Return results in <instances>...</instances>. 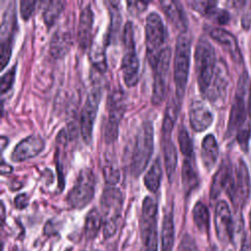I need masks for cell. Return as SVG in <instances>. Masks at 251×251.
<instances>
[{
  "mask_svg": "<svg viewBox=\"0 0 251 251\" xmlns=\"http://www.w3.org/2000/svg\"><path fill=\"white\" fill-rule=\"evenodd\" d=\"M93 12L90 6L84 7L80 14L77 26V42L81 49H86L91 42V31L93 26Z\"/></svg>",
  "mask_w": 251,
  "mask_h": 251,
  "instance_id": "21",
  "label": "cell"
},
{
  "mask_svg": "<svg viewBox=\"0 0 251 251\" xmlns=\"http://www.w3.org/2000/svg\"><path fill=\"white\" fill-rule=\"evenodd\" d=\"M188 117L191 127L197 132L206 130L212 125L214 120L210 107L201 98H194L191 101L188 110Z\"/></svg>",
  "mask_w": 251,
  "mask_h": 251,
  "instance_id": "17",
  "label": "cell"
},
{
  "mask_svg": "<svg viewBox=\"0 0 251 251\" xmlns=\"http://www.w3.org/2000/svg\"><path fill=\"white\" fill-rule=\"evenodd\" d=\"M249 227H250V230H251V210H250V213H249Z\"/></svg>",
  "mask_w": 251,
  "mask_h": 251,
  "instance_id": "47",
  "label": "cell"
},
{
  "mask_svg": "<svg viewBox=\"0 0 251 251\" xmlns=\"http://www.w3.org/2000/svg\"><path fill=\"white\" fill-rule=\"evenodd\" d=\"M166 26L161 16L151 12L145 21V43L147 60L152 68L155 67L161 51L165 48Z\"/></svg>",
  "mask_w": 251,
  "mask_h": 251,
  "instance_id": "6",
  "label": "cell"
},
{
  "mask_svg": "<svg viewBox=\"0 0 251 251\" xmlns=\"http://www.w3.org/2000/svg\"><path fill=\"white\" fill-rule=\"evenodd\" d=\"M240 251H251V238L246 237L243 239L240 247Z\"/></svg>",
  "mask_w": 251,
  "mask_h": 251,
  "instance_id": "44",
  "label": "cell"
},
{
  "mask_svg": "<svg viewBox=\"0 0 251 251\" xmlns=\"http://www.w3.org/2000/svg\"><path fill=\"white\" fill-rule=\"evenodd\" d=\"M103 174H104V178L107 183V185L115 186L117 182L119 181L120 178V173L119 170L112 164L105 165L103 168Z\"/></svg>",
  "mask_w": 251,
  "mask_h": 251,
  "instance_id": "39",
  "label": "cell"
},
{
  "mask_svg": "<svg viewBox=\"0 0 251 251\" xmlns=\"http://www.w3.org/2000/svg\"><path fill=\"white\" fill-rule=\"evenodd\" d=\"M192 218L196 227L200 231L207 232L209 230V226H210L209 210L203 202L198 201L195 203L192 209Z\"/></svg>",
  "mask_w": 251,
  "mask_h": 251,
  "instance_id": "31",
  "label": "cell"
},
{
  "mask_svg": "<svg viewBox=\"0 0 251 251\" xmlns=\"http://www.w3.org/2000/svg\"><path fill=\"white\" fill-rule=\"evenodd\" d=\"M188 4L193 10L207 18H211L217 9V2L215 1H191Z\"/></svg>",
  "mask_w": 251,
  "mask_h": 251,
  "instance_id": "35",
  "label": "cell"
},
{
  "mask_svg": "<svg viewBox=\"0 0 251 251\" xmlns=\"http://www.w3.org/2000/svg\"><path fill=\"white\" fill-rule=\"evenodd\" d=\"M158 205L154 198L146 196L142 201L140 215V237L142 244L158 242L157 240Z\"/></svg>",
  "mask_w": 251,
  "mask_h": 251,
  "instance_id": "14",
  "label": "cell"
},
{
  "mask_svg": "<svg viewBox=\"0 0 251 251\" xmlns=\"http://www.w3.org/2000/svg\"><path fill=\"white\" fill-rule=\"evenodd\" d=\"M194 62L199 90L203 94H206L217 66L215 48L206 37H200L196 43Z\"/></svg>",
  "mask_w": 251,
  "mask_h": 251,
  "instance_id": "1",
  "label": "cell"
},
{
  "mask_svg": "<svg viewBox=\"0 0 251 251\" xmlns=\"http://www.w3.org/2000/svg\"><path fill=\"white\" fill-rule=\"evenodd\" d=\"M210 19L219 25H226L229 21V15L226 10L217 8Z\"/></svg>",
  "mask_w": 251,
  "mask_h": 251,
  "instance_id": "42",
  "label": "cell"
},
{
  "mask_svg": "<svg viewBox=\"0 0 251 251\" xmlns=\"http://www.w3.org/2000/svg\"><path fill=\"white\" fill-rule=\"evenodd\" d=\"M100 202L103 212V234L105 238L112 237L119 226L124 202L123 193L119 188L107 185L103 190Z\"/></svg>",
  "mask_w": 251,
  "mask_h": 251,
  "instance_id": "5",
  "label": "cell"
},
{
  "mask_svg": "<svg viewBox=\"0 0 251 251\" xmlns=\"http://www.w3.org/2000/svg\"><path fill=\"white\" fill-rule=\"evenodd\" d=\"M181 183L186 194L198 186L199 177L193 163V158H185L181 166Z\"/></svg>",
  "mask_w": 251,
  "mask_h": 251,
  "instance_id": "26",
  "label": "cell"
},
{
  "mask_svg": "<svg viewBox=\"0 0 251 251\" xmlns=\"http://www.w3.org/2000/svg\"><path fill=\"white\" fill-rule=\"evenodd\" d=\"M214 223L217 236L221 242H228L232 238L233 223L228 204L220 200L215 208Z\"/></svg>",
  "mask_w": 251,
  "mask_h": 251,
  "instance_id": "16",
  "label": "cell"
},
{
  "mask_svg": "<svg viewBox=\"0 0 251 251\" xmlns=\"http://www.w3.org/2000/svg\"><path fill=\"white\" fill-rule=\"evenodd\" d=\"M248 114L251 118V82L249 86V95H248Z\"/></svg>",
  "mask_w": 251,
  "mask_h": 251,
  "instance_id": "46",
  "label": "cell"
},
{
  "mask_svg": "<svg viewBox=\"0 0 251 251\" xmlns=\"http://www.w3.org/2000/svg\"><path fill=\"white\" fill-rule=\"evenodd\" d=\"M177 139L180 152L185 156V158H193V144L187 129L183 126L178 129Z\"/></svg>",
  "mask_w": 251,
  "mask_h": 251,
  "instance_id": "33",
  "label": "cell"
},
{
  "mask_svg": "<svg viewBox=\"0 0 251 251\" xmlns=\"http://www.w3.org/2000/svg\"><path fill=\"white\" fill-rule=\"evenodd\" d=\"M124 55L122 58V75L126 86H135L139 79V60L135 48L134 29L130 21L126 22L123 31Z\"/></svg>",
  "mask_w": 251,
  "mask_h": 251,
  "instance_id": "4",
  "label": "cell"
},
{
  "mask_svg": "<svg viewBox=\"0 0 251 251\" xmlns=\"http://www.w3.org/2000/svg\"><path fill=\"white\" fill-rule=\"evenodd\" d=\"M127 5V10L130 14L132 15H137L141 12H143L147 5L148 2H140V1H127L126 2Z\"/></svg>",
  "mask_w": 251,
  "mask_h": 251,
  "instance_id": "41",
  "label": "cell"
},
{
  "mask_svg": "<svg viewBox=\"0 0 251 251\" xmlns=\"http://www.w3.org/2000/svg\"><path fill=\"white\" fill-rule=\"evenodd\" d=\"M176 96H172L167 103L165 114H164V120H163V125H162V132L164 138L171 137L172 130L174 128V126L176 124V121L178 116L179 112V107H180V102Z\"/></svg>",
  "mask_w": 251,
  "mask_h": 251,
  "instance_id": "25",
  "label": "cell"
},
{
  "mask_svg": "<svg viewBox=\"0 0 251 251\" xmlns=\"http://www.w3.org/2000/svg\"><path fill=\"white\" fill-rule=\"evenodd\" d=\"M27 203H28V198L25 193L19 194L15 198V205L18 209H24L25 207H26Z\"/></svg>",
  "mask_w": 251,
  "mask_h": 251,
  "instance_id": "43",
  "label": "cell"
},
{
  "mask_svg": "<svg viewBox=\"0 0 251 251\" xmlns=\"http://www.w3.org/2000/svg\"><path fill=\"white\" fill-rule=\"evenodd\" d=\"M95 193V176L89 168L82 169L73 188L67 195V202L74 209H82L90 203Z\"/></svg>",
  "mask_w": 251,
  "mask_h": 251,
  "instance_id": "7",
  "label": "cell"
},
{
  "mask_svg": "<svg viewBox=\"0 0 251 251\" xmlns=\"http://www.w3.org/2000/svg\"><path fill=\"white\" fill-rule=\"evenodd\" d=\"M172 58V50L170 47H165L157 60L154 70V80H153V90H152V103L154 105H160L166 96L167 84H168V75L170 70V62Z\"/></svg>",
  "mask_w": 251,
  "mask_h": 251,
  "instance_id": "11",
  "label": "cell"
},
{
  "mask_svg": "<svg viewBox=\"0 0 251 251\" xmlns=\"http://www.w3.org/2000/svg\"><path fill=\"white\" fill-rule=\"evenodd\" d=\"M162 178V166L159 157H157L152 165L149 167L143 176V182L145 187L152 193L158 191Z\"/></svg>",
  "mask_w": 251,
  "mask_h": 251,
  "instance_id": "29",
  "label": "cell"
},
{
  "mask_svg": "<svg viewBox=\"0 0 251 251\" xmlns=\"http://www.w3.org/2000/svg\"><path fill=\"white\" fill-rule=\"evenodd\" d=\"M36 1L22 0L20 2V13L24 20H27L33 13Z\"/></svg>",
  "mask_w": 251,
  "mask_h": 251,
  "instance_id": "40",
  "label": "cell"
},
{
  "mask_svg": "<svg viewBox=\"0 0 251 251\" xmlns=\"http://www.w3.org/2000/svg\"><path fill=\"white\" fill-rule=\"evenodd\" d=\"M64 2L60 0L49 1L43 11V21L47 27H50L54 25L61 12L64 9Z\"/></svg>",
  "mask_w": 251,
  "mask_h": 251,
  "instance_id": "32",
  "label": "cell"
},
{
  "mask_svg": "<svg viewBox=\"0 0 251 251\" xmlns=\"http://www.w3.org/2000/svg\"><path fill=\"white\" fill-rule=\"evenodd\" d=\"M191 54V40L187 34L178 35L174 55V81L176 85V96L181 100L187 84Z\"/></svg>",
  "mask_w": 251,
  "mask_h": 251,
  "instance_id": "3",
  "label": "cell"
},
{
  "mask_svg": "<svg viewBox=\"0 0 251 251\" xmlns=\"http://www.w3.org/2000/svg\"><path fill=\"white\" fill-rule=\"evenodd\" d=\"M107 110L108 115L103 128V138L106 143H113L118 138L119 124L126 111L122 90L115 89L109 94Z\"/></svg>",
  "mask_w": 251,
  "mask_h": 251,
  "instance_id": "8",
  "label": "cell"
},
{
  "mask_svg": "<svg viewBox=\"0 0 251 251\" xmlns=\"http://www.w3.org/2000/svg\"><path fill=\"white\" fill-rule=\"evenodd\" d=\"M229 82L230 78L226 63L218 62L212 82L205 95L214 104L223 105L227 96Z\"/></svg>",
  "mask_w": 251,
  "mask_h": 251,
  "instance_id": "15",
  "label": "cell"
},
{
  "mask_svg": "<svg viewBox=\"0 0 251 251\" xmlns=\"http://www.w3.org/2000/svg\"><path fill=\"white\" fill-rule=\"evenodd\" d=\"M12 251H23V250H22V249H20V248H18V247H15Z\"/></svg>",
  "mask_w": 251,
  "mask_h": 251,
  "instance_id": "48",
  "label": "cell"
},
{
  "mask_svg": "<svg viewBox=\"0 0 251 251\" xmlns=\"http://www.w3.org/2000/svg\"><path fill=\"white\" fill-rule=\"evenodd\" d=\"M160 5L167 15L168 19L175 25L176 29L184 33L187 29V18L185 16L184 10L178 1H160Z\"/></svg>",
  "mask_w": 251,
  "mask_h": 251,
  "instance_id": "20",
  "label": "cell"
},
{
  "mask_svg": "<svg viewBox=\"0 0 251 251\" xmlns=\"http://www.w3.org/2000/svg\"><path fill=\"white\" fill-rule=\"evenodd\" d=\"M16 70H17V64H15L13 67H11L3 75L1 76V93L4 94L7 92L13 85L15 81V76H16Z\"/></svg>",
  "mask_w": 251,
  "mask_h": 251,
  "instance_id": "38",
  "label": "cell"
},
{
  "mask_svg": "<svg viewBox=\"0 0 251 251\" xmlns=\"http://www.w3.org/2000/svg\"><path fill=\"white\" fill-rule=\"evenodd\" d=\"M89 54H90L89 57H90V60L93 64V66L99 72H105V70L107 68V64H106L104 49L101 46L97 47L96 45H92L90 48Z\"/></svg>",
  "mask_w": 251,
  "mask_h": 251,
  "instance_id": "34",
  "label": "cell"
},
{
  "mask_svg": "<svg viewBox=\"0 0 251 251\" xmlns=\"http://www.w3.org/2000/svg\"><path fill=\"white\" fill-rule=\"evenodd\" d=\"M251 137V126L249 123H245V125L236 132V139L241 149L246 152L248 150V143Z\"/></svg>",
  "mask_w": 251,
  "mask_h": 251,
  "instance_id": "37",
  "label": "cell"
},
{
  "mask_svg": "<svg viewBox=\"0 0 251 251\" xmlns=\"http://www.w3.org/2000/svg\"><path fill=\"white\" fill-rule=\"evenodd\" d=\"M11 170H12V167H10V166H8L7 164H5L4 162H2V165H1V173H2V174L9 173Z\"/></svg>",
  "mask_w": 251,
  "mask_h": 251,
  "instance_id": "45",
  "label": "cell"
},
{
  "mask_svg": "<svg viewBox=\"0 0 251 251\" xmlns=\"http://www.w3.org/2000/svg\"><path fill=\"white\" fill-rule=\"evenodd\" d=\"M232 174L233 170L230 163L227 161H223L212 179L210 188V197L212 199L217 198L224 189L227 188Z\"/></svg>",
  "mask_w": 251,
  "mask_h": 251,
  "instance_id": "22",
  "label": "cell"
},
{
  "mask_svg": "<svg viewBox=\"0 0 251 251\" xmlns=\"http://www.w3.org/2000/svg\"><path fill=\"white\" fill-rule=\"evenodd\" d=\"M226 192L235 208H242L246 203L250 194V176L243 160L237 162Z\"/></svg>",
  "mask_w": 251,
  "mask_h": 251,
  "instance_id": "9",
  "label": "cell"
},
{
  "mask_svg": "<svg viewBox=\"0 0 251 251\" xmlns=\"http://www.w3.org/2000/svg\"><path fill=\"white\" fill-rule=\"evenodd\" d=\"M101 89L98 86L92 87L88 92L83 107L80 113V134L86 144H90L92 140L93 125L98 112L99 103L101 100Z\"/></svg>",
  "mask_w": 251,
  "mask_h": 251,
  "instance_id": "12",
  "label": "cell"
},
{
  "mask_svg": "<svg viewBox=\"0 0 251 251\" xmlns=\"http://www.w3.org/2000/svg\"><path fill=\"white\" fill-rule=\"evenodd\" d=\"M219 156V146L212 133L205 135L201 143V160L207 171H211Z\"/></svg>",
  "mask_w": 251,
  "mask_h": 251,
  "instance_id": "23",
  "label": "cell"
},
{
  "mask_svg": "<svg viewBox=\"0 0 251 251\" xmlns=\"http://www.w3.org/2000/svg\"><path fill=\"white\" fill-rule=\"evenodd\" d=\"M175 241V224L174 214L172 211L164 215L162 231H161V245L162 251H173Z\"/></svg>",
  "mask_w": 251,
  "mask_h": 251,
  "instance_id": "27",
  "label": "cell"
},
{
  "mask_svg": "<svg viewBox=\"0 0 251 251\" xmlns=\"http://www.w3.org/2000/svg\"><path fill=\"white\" fill-rule=\"evenodd\" d=\"M163 151H164V163H165L166 174L168 178L171 181L177 165V152L171 137L164 138Z\"/></svg>",
  "mask_w": 251,
  "mask_h": 251,
  "instance_id": "28",
  "label": "cell"
},
{
  "mask_svg": "<svg viewBox=\"0 0 251 251\" xmlns=\"http://www.w3.org/2000/svg\"><path fill=\"white\" fill-rule=\"evenodd\" d=\"M154 149V129L150 121H145L139 126L132 148L130 172L138 176L146 169Z\"/></svg>",
  "mask_w": 251,
  "mask_h": 251,
  "instance_id": "2",
  "label": "cell"
},
{
  "mask_svg": "<svg viewBox=\"0 0 251 251\" xmlns=\"http://www.w3.org/2000/svg\"><path fill=\"white\" fill-rule=\"evenodd\" d=\"M14 2H11L6 8L2 17L1 29H0V63L1 70H3L8 64L11 52H12V41L17 26V14L14 6Z\"/></svg>",
  "mask_w": 251,
  "mask_h": 251,
  "instance_id": "13",
  "label": "cell"
},
{
  "mask_svg": "<svg viewBox=\"0 0 251 251\" xmlns=\"http://www.w3.org/2000/svg\"><path fill=\"white\" fill-rule=\"evenodd\" d=\"M72 44V34L69 30L59 27L53 34L50 42V53L55 58L63 57Z\"/></svg>",
  "mask_w": 251,
  "mask_h": 251,
  "instance_id": "24",
  "label": "cell"
},
{
  "mask_svg": "<svg viewBox=\"0 0 251 251\" xmlns=\"http://www.w3.org/2000/svg\"><path fill=\"white\" fill-rule=\"evenodd\" d=\"M44 140L40 135H28L16 144L11 153V160L19 163L33 158L44 149Z\"/></svg>",
  "mask_w": 251,
  "mask_h": 251,
  "instance_id": "18",
  "label": "cell"
},
{
  "mask_svg": "<svg viewBox=\"0 0 251 251\" xmlns=\"http://www.w3.org/2000/svg\"><path fill=\"white\" fill-rule=\"evenodd\" d=\"M248 75L243 73L238 79L233 102L231 105L229 119L227 123L226 135H231L237 132L246 123V106L245 94L247 92Z\"/></svg>",
  "mask_w": 251,
  "mask_h": 251,
  "instance_id": "10",
  "label": "cell"
},
{
  "mask_svg": "<svg viewBox=\"0 0 251 251\" xmlns=\"http://www.w3.org/2000/svg\"><path fill=\"white\" fill-rule=\"evenodd\" d=\"M103 227V217L96 208L91 209L85 218L84 224V234L85 238L88 240L94 239Z\"/></svg>",
  "mask_w": 251,
  "mask_h": 251,
  "instance_id": "30",
  "label": "cell"
},
{
  "mask_svg": "<svg viewBox=\"0 0 251 251\" xmlns=\"http://www.w3.org/2000/svg\"><path fill=\"white\" fill-rule=\"evenodd\" d=\"M210 36L217 41L231 57V59L237 63L240 64L243 61L242 54L239 48V45L237 43L236 38L232 33L229 31L221 28V27H215L211 29Z\"/></svg>",
  "mask_w": 251,
  "mask_h": 251,
  "instance_id": "19",
  "label": "cell"
},
{
  "mask_svg": "<svg viewBox=\"0 0 251 251\" xmlns=\"http://www.w3.org/2000/svg\"><path fill=\"white\" fill-rule=\"evenodd\" d=\"M117 2L111 1L109 2V10L111 13V23H110V38L113 33L117 32V29H119V25L121 23V15L120 10Z\"/></svg>",
  "mask_w": 251,
  "mask_h": 251,
  "instance_id": "36",
  "label": "cell"
}]
</instances>
